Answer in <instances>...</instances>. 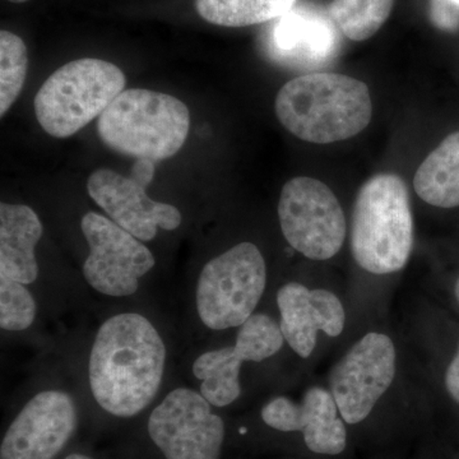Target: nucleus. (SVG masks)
Masks as SVG:
<instances>
[{
  "mask_svg": "<svg viewBox=\"0 0 459 459\" xmlns=\"http://www.w3.org/2000/svg\"><path fill=\"white\" fill-rule=\"evenodd\" d=\"M397 353L386 334H365L334 365L329 377L331 394L347 425L365 421L395 377Z\"/></svg>",
  "mask_w": 459,
  "mask_h": 459,
  "instance_id": "obj_9",
  "label": "nucleus"
},
{
  "mask_svg": "<svg viewBox=\"0 0 459 459\" xmlns=\"http://www.w3.org/2000/svg\"><path fill=\"white\" fill-rule=\"evenodd\" d=\"M87 190L111 221L141 241L152 240L157 228L171 231L180 226L181 213L177 207L153 201L146 188L110 169L92 172Z\"/></svg>",
  "mask_w": 459,
  "mask_h": 459,
  "instance_id": "obj_12",
  "label": "nucleus"
},
{
  "mask_svg": "<svg viewBox=\"0 0 459 459\" xmlns=\"http://www.w3.org/2000/svg\"><path fill=\"white\" fill-rule=\"evenodd\" d=\"M265 425L282 433H301L305 446L320 455H338L347 446L346 422L331 392L313 386L295 403L277 397L262 409Z\"/></svg>",
  "mask_w": 459,
  "mask_h": 459,
  "instance_id": "obj_13",
  "label": "nucleus"
},
{
  "mask_svg": "<svg viewBox=\"0 0 459 459\" xmlns=\"http://www.w3.org/2000/svg\"><path fill=\"white\" fill-rule=\"evenodd\" d=\"M353 259L373 274L401 271L413 247V217L406 184L398 175L379 174L361 186L351 217Z\"/></svg>",
  "mask_w": 459,
  "mask_h": 459,
  "instance_id": "obj_3",
  "label": "nucleus"
},
{
  "mask_svg": "<svg viewBox=\"0 0 459 459\" xmlns=\"http://www.w3.org/2000/svg\"><path fill=\"white\" fill-rule=\"evenodd\" d=\"M27 48L20 36L0 32V115L4 117L23 89L27 75Z\"/></svg>",
  "mask_w": 459,
  "mask_h": 459,
  "instance_id": "obj_21",
  "label": "nucleus"
},
{
  "mask_svg": "<svg viewBox=\"0 0 459 459\" xmlns=\"http://www.w3.org/2000/svg\"><path fill=\"white\" fill-rule=\"evenodd\" d=\"M271 49L283 62L322 65L333 56L336 35L325 18L290 11L273 27Z\"/></svg>",
  "mask_w": 459,
  "mask_h": 459,
  "instance_id": "obj_16",
  "label": "nucleus"
},
{
  "mask_svg": "<svg viewBox=\"0 0 459 459\" xmlns=\"http://www.w3.org/2000/svg\"><path fill=\"white\" fill-rule=\"evenodd\" d=\"M166 347L152 323L135 313L117 314L100 327L91 350V391L100 407L117 416L142 412L161 385Z\"/></svg>",
  "mask_w": 459,
  "mask_h": 459,
  "instance_id": "obj_1",
  "label": "nucleus"
},
{
  "mask_svg": "<svg viewBox=\"0 0 459 459\" xmlns=\"http://www.w3.org/2000/svg\"><path fill=\"white\" fill-rule=\"evenodd\" d=\"M8 2L16 3V4H20V3H26L29 2V0H8Z\"/></svg>",
  "mask_w": 459,
  "mask_h": 459,
  "instance_id": "obj_28",
  "label": "nucleus"
},
{
  "mask_svg": "<svg viewBox=\"0 0 459 459\" xmlns=\"http://www.w3.org/2000/svg\"><path fill=\"white\" fill-rule=\"evenodd\" d=\"M394 4V0H333L328 12L347 39L365 41L385 25Z\"/></svg>",
  "mask_w": 459,
  "mask_h": 459,
  "instance_id": "obj_20",
  "label": "nucleus"
},
{
  "mask_svg": "<svg viewBox=\"0 0 459 459\" xmlns=\"http://www.w3.org/2000/svg\"><path fill=\"white\" fill-rule=\"evenodd\" d=\"M77 422L71 395L41 392L27 402L8 428L0 459H54L71 439Z\"/></svg>",
  "mask_w": 459,
  "mask_h": 459,
  "instance_id": "obj_11",
  "label": "nucleus"
},
{
  "mask_svg": "<svg viewBox=\"0 0 459 459\" xmlns=\"http://www.w3.org/2000/svg\"><path fill=\"white\" fill-rule=\"evenodd\" d=\"M65 459H92L90 457H87V455H78V453H74V455H68V457Z\"/></svg>",
  "mask_w": 459,
  "mask_h": 459,
  "instance_id": "obj_26",
  "label": "nucleus"
},
{
  "mask_svg": "<svg viewBox=\"0 0 459 459\" xmlns=\"http://www.w3.org/2000/svg\"><path fill=\"white\" fill-rule=\"evenodd\" d=\"M281 331L289 346L300 358H309L316 346L319 332L329 337L342 333L346 314L340 299L323 289H307L290 282L277 292Z\"/></svg>",
  "mask_w": 459,
  "mask_h": 459,
  "instance_id": "obj_14",
  "label": "nucleus"
},
{
  "mask_svg": "<svg viewBox=\"0 0 459 459\" xmlns=\"http://www.w3.org/2000/svg\"><path fill=\"white\" fill-rule=\"evenodd\" d=\"M430 18L437 29L455 31L459 27V0H430Z\"/></svg>",
  "mask_w": 459,
  "mask_h": 459,
  "instance_id": "obj_23",
  "label": "nucleus"
},
{
  "mask_svg": "<svg viewBox=\"0 0 459 459\" xmlns=\"http://www.w3.org/2000/svg\"><path fill=\"white\" fill-rule=\"evenodd\" d=\"M42 223L25 204H0V276L18 282H35L39 276L35 247L42 237Z\"/></svg>",
  "mask_w": 459,
  "mask_h": 459,
  "instance_id": "obj_15",
  "label": "nucleus"
},
{
  "mask_svg": "<svg viewBox=\"0 0 459 459\" xmlns=\"http://www.w3.org/2000/svg\"><path fill=\"white\" fill-rule=\"evenodd\" d=\"M36 316V301L25 283L0 276V327L25 331Z\"/></svg>",
  "mask_w": 459,
  "mask_h": 459,
  "instance_id": "obj_22",
  "label": "nucleus"
},
{
  "mask_svg": "<svg viewBox=\"0 0 459 459\" xmlns=\"http://www.w3.org/2000/svg\"><path fill=\"white\" fill-rule=\"evenodd\" d=\"M280 123L316 144L355 137L369 126L373 102L367 84L349 75L309 74L289 81L274 104Z\"/></svg>",
  "mask_w": 459,
  "mask_h": 459,
  "instance_id": "obj_2",
  "label": "nucleus"
},
{
  "mask_svg": "<svg viewBox=\"0 0 459 459\" xmlns=\"http://www.w3.org/2000/svg\"><path fill=\"white\" fill-rule=\"evenodd\" d=\"M81 228L90 247L83 265L90 286L115 298L134 294L140 279L155 265L151 250L140 238L99 213L84 214Z\"/></svg>",
  "mask_w": 459,
  "mask_h": 459,
  "instance_id": "obj_10",
  "label": "nucleus"
},
{
  "mask_svg": "<svg viewBox=\"0 0 459 459\" xmlns=\"http://www.w3.org/2000/svg\"><path fill=\"white\" fill-rule=\"evenodd\" d=\"M105 146L120 155L161 161L188 138L190 114L179 99L156 91H123L98 119Z\"/></svg>",
  "mask_w": 459,
  "mask_h": 459,
  "instance_id": "obj_4",
  "label": "nucleus"
},
{
  "mask_svg": "<svg viewBox=\"0 0 459 459\" xmlns=\"http://www.w3.org/2000/svg\"><path fill=\"white\" fill-rule=\"evenodd\" d=\"M455 298H457V301L459 304V279L457 281V283H455Z\"/></svg>",
  "mask_w": 459,
  "mask_h": 459,
  "instance_id": "obj_27",
  "label": "nucleus"
},
{
  "mask_svg": "<svg viewBox=\"0 0 459 459\" xmlns=\"http://www.w3.org/2000/svg\"><path fill=\"white\" fill-rule=\"evenodd\" d=\"M279 219L290 247L313 261L333 258L343 246V210L323 181L307 177L287 181L281 192Z\"/></svg>",
  "mask_w": 459,
  "mask_h": 459,
  "instance_id": "obj_7",
  "label": "nucleus"
},
{
  "mask_svg": "<svg viewBox=\"0 0 459 459\" xmlns=\"http://www.w3.org/2000/svg\"><path fill=\"white\" fill-rule=\"evenodd\" d=\"M298 0H195L199 16L223 27H247L277 20Z\"/></svg>",
  "mask_w": 459,
  "mask_h": 459,
  "instance_id": "obj_19",
  "label": "nucleus"
},
{
  "mask_svg": "<svg viewBox=\"0 0 459 459\" xmlns=\"http://www.w3.org/2000/svg\"><path fill=\"white\" fill-rule=\"evenodd\" d=\"M204 395L178 388L148 420V434L166 459H220L225 424Z\"/></svg>",
  "mask_w": 459,
  "mask_h": 459,
  "instance_id": "obj_8",
  "label": "nucleus"
},
{
  "mask_svg": "<svg viewBox=\"0 0 459 459\" xmlns=\"http://www.w3.org/2000/svg\"><path fill=\"white\" fill-rule=\"evenodd\" d=\"M413 186L422 201L439 208L459 205V132L452 133L420 165Z\"/></svg>",
  "mask_w": 459,
  "mask_h": 459,
  "instance_id": "obj_18",
  "label": "nucleus"
},
{
  "mask_svg": "<svg viewBox=\"0 0 459 459\" xmlns=\"http://www.w3.org/2000/svg\"><path fill=\"white\" fill-rule=\"evenodd\" d=\"M267 267L261 250L240 243L207 263L199 274L197 310L213 331L240 327L264 294Z\"/></svg>",
  "mask_w": 459,
  "mask_h": 459,
  "instance_id": "obj_6",
  "label": "nucleus"
},
{
  "mask_svg": "<svg viewBox=\"0 0 459 459\" xmlns=\"http://www.w3.org/2000/svg\"><path fill=\"white\" fill-rule=\"evenodd\" d=\"M126 87L122 69L107 60H74L45 81L35 98L41 128L56 138H68L107 110Z\"/></svg>",
  "mask_w": 459,
  "mask_h": 459,
  "instance_id": "obj_5",
  "label": "nucleus"
},
{
  "mask_svg": "<svg viewBox=\"0 0 459 459\" xmlns=\"http://www.w3.org/2000/svg\"><path fill=\"white\" fill-rule=\"evenodd\" d=\"M155 170V161H151V160L147 159H138L137 162L133 165L131 177L129 178L147 189L148 186L152 183Z\"/></svg>",
  "mask_w": 459,
  "mask_h": 459,
  "instance_id": "obj_24",
  "label": "nucleus"
},
{
  "mask_svg": "<svg viewBox=\"0 0 459 459\" xmlns=\"http://www.w3.org/2000/svg\"><path fill=\"white\" fill-rule=\"evenodd\" d=\"M446 386L453 400L459 404V344L457 352L446 369Z\"/></svg>",
  "mask_w": 459,
  "mask_h": 459,
  "instance_id": "obj_25",
  "label": "nucleus"
},
{
  "mask_svg": "<svg viewBox=\"0 0 459 459\" xmlns=\"http://www.w3.org/2000/svg\"><path fill=\"white\" fill-rule=\"evenodd\" d=\"M237 341L234 347H223L204 352L193 364V374L202 380L201 394L214 407H226L241 394L240 377L243 362L253 361V353Z\"/></svg>",
  "mask_w": 459,
  "mask_h": 459,
  "instance_id": "obj_17",
  "label": "nucleus"
}]
</instances>
